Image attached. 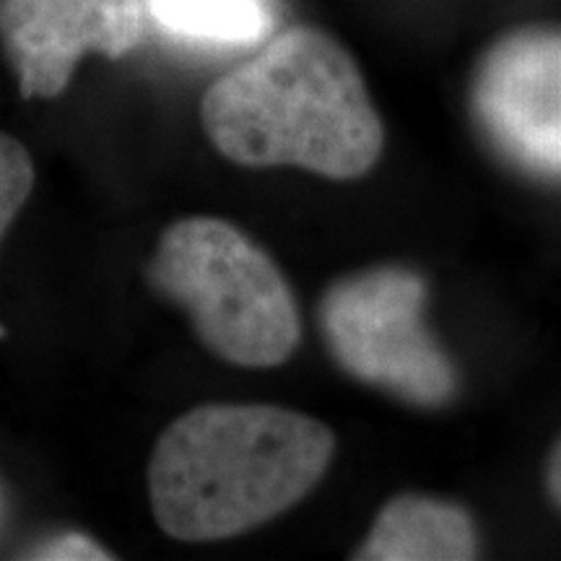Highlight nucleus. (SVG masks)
<instances>
[{
	"mask_svg": "<svg viewBox=\"0 0 561 561\" xmlns=\"http://www.w3.org/2000/svg\"><path fill=\"white\" fill-rule=\"evenodd\" d=\"M471 100L504 159L561 182V30H520L489 47Z\"/></svg>",
	"mask_w": 561,
	"mask_h": 561,
	"instance_id": "5",
	"label": "nucleus"
},
{
	"mask_svg": "<svg viewBox=\"0 0 561 561\" xmlns=\"http://www.w3.org/2000/svg\"><path fill=\"white\" fill-rule=\"evenodd\" d=\"M426 286L401 265L359 271L328 286L320 331L335 364L369 388L416 409H439L458 392V375L424 328Z\"/></svg>",
	"mask_w": 561,
	"mask_h": 561,
	"instance_id": "4",
	"label": "nucleus"
},
{
	"mask_svg": "<svg viewBox=\"0 0 561 561\" xmlns=\"http://www.w3.org/2000/svg\"><path fill=\"white\" fill-rule=\"evenodd\" d=\"M333 455V432L307 413L265 403H203L157 439L149 462L151 512L178 541H224L299 504Z\"/></svg>",
	"mask_w": 561,
	"mask_h": 561,
	"instance_id": "1",
	"label": "nucleus"
},
{
	"mask_svg": "<svg viewBox=\"0 0 561 561\" xmlns=\"http://www.w3.org/2000/svg\"><path fill=\"white\" fill-rule=\"evenodd\" d=\"M32 559H112V553H107L104 546H100L94 538H89L87 533H62V536L50 538L47 543L37 546L30 553Z\"/></svg>",
	"mask_w": 561,
	"mask_h": 561,
	"instance_id": "10",
	"label": "nucleus"
},
{
	"mask_svg": "<svg viewBox=\"0 0 561 561\" xmlns=\"http://www.w3.org/2000/svg\"><path fill=\"white\" fill-rule=\"evenodd\" d=\"M34 191V161L24 144L0 130V242Z\"/></svg>",
	"mask_w": 561,
	"mask_h": 561,
	"instance_id": "9",
	"label": "nucleus"
},
{
	"mask_svg": "<svg viewBox=\"0 0 561 561\" xmlns=\"http://www.w3.org/2000/svg\"><path fill=\"white\" fill-rule=\"evenodd\" d=\"M479 533L458 504L424 494H401L377 515L354 559L359 561H471Z\"/></svg>",
	"mask_w": 561,
	"mask_h": 561,
	"instance_id": "7",
	"label": "nucleus"
},
{
	"mask_svg": "<svg viewBox=\"0 0 561 561\" xmlns=\"http://www.w3.org/2000/svg\"><path fill=\"white\" fill-rule=\"evenodd\" d=\"M214 149L242 167H299L356 180L380 159L385 128L351 55L297 26L210 83L201 102Z\"/></svg>",
	"mask_w": 561,
	"mask_h": 561,
	"instance_id": "2",
	"label": "nucleus"
},
{
	"mask_svg": "<svg viewBox=\"0 0 561 561\" xmlns=\"http://www.w3.org/2000/svg\"><path fill=\"white\" fill-rule=\"evenodd\" d=\"M164 32L206 45H252L271 30L263 0H146Z\"/></svg>",
	"mask_w": 561,
	"mask_h": 561,
	"instance_id": "8",
	"label": "nucleus"
},
{
	"mask_svg": "<svg viewBox=\"0 0 561 561\" xmlns=\"http://www.w3.org/2000/svg\"><path fill=\"white\" fill-rule=\"evenodd\" d=\"M3 520H5V496H3V489H0V528H3Z\"/></svg>",
	"mask_w": 561,
	"mask_h": 561,
	"instance_id": "12",
	"label": "nucleus"
},
{
	"mask_svg": "<svg viewBox=\"0 0 561 561\" xmlns=\"http://www.w3.org/2000/svg\"><path fill=\"white\" fill-rule=\"evenodd\" d=\"M140 39V0H0V42L24 100L62 94L81 58H125Z\"/></svg>",
	"mask_w": 561,
	"mask_h": 561,
	"instance_id": "6",
	"label": "nucleus"
},
{
	"mask_svg": "<svg viewBox=\"0 0 561 561\" xmlns=\"http://www.w3.org/2000/svg\"><path fill=\"white\" fill-rule=\"evenodd\" d=\"M546 489H549L551 502L561 510V439L553 445L549 462H546Z\"/></svg>",
	"mask_w": 561,
	"mask_h": 561,
	"instance_id": "11",
	"label": "nucleus"
},
{
	"mask_svg": "<svg viewBox=\"0 0 561 561\" xmlns=\"http://www.w3.org/2000/svg\"><path fill=\"white\" fill-rule=\"evenodd\" d=\"M146 280L178 305L210 354L237 367H278L297 351L301 320L276 261L234 224L174 221L146 263Z\"/></svg>",
	"mask_w": 561,
	"mask_h": 561,
	"instance_id": "3",
	"label": "nucleus"
}]
</instances>
